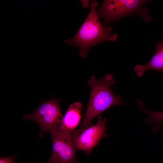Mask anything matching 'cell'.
<instances>
[{
	"label": "cell",
	"instance_id": "obj_1",
	"mask_svg": "<svg viewBox=\"0 0 163 163\" xmlns=\"http://www.w3.org/2000/svg\"><path fill=\"white\" fill-rule=\"evenodd\" d=\"M97 2L91 1V9L87 17L75 36L65 40L68 45L78 47L79 56L87 57L88 50L94 45L103 41H114L118 35L113 34L112 27H106L101 23L97 15Z\"/></svg>",
	"mask_w": 163,
	"mask_h": 163
},
{
	"label": "cell",
	"instance_id": "obj_2",
	"mask_svg": "<svg viewBox=\"0 0 163 163\" xmlns=\"http://www.w3.org/2000/svg\"><path fill=\"white\" fill-rule=\"evenodd\" d=\"M91 93L84 118L79 128L84 129L93 125L95 117L110 107L115 105L127 104L122 102L120 96H115L111 85L115 84L112 74H107L98 80L92 76L88 82Z\"/></svg>",
	"mask_w": 163,
	"mask_h": 163
},
{
	"label": "cell",
	"instance_id": "obj_3",
	"mask_svg": "<svg viewBox=\"0 0 163 163\" xmlns=\"http://www.w3.org/2000/svg\"><path fill=\"white\" fill-rule=\"evenodd\" d=\"M151 1L147 0H105L97 10L99 18L103 19L104 26L125 16H138L145 22L151 21L152 17L147 8L143 7Z\"/></svg>",
	"mask_w": 163,
	"mask_h": 163
},
{
	"label": "cell",
	"instance_id": "obj_4",
	"mask_svg": "<svg viewBox=\"0 0 163 163\" xmlns=\"http://www.w3.org/2000/svg\"><path fill=\"white\" fill-rule=\"evenodd\" d=\"M61 99L53 97L50 100L42 103L32 113L23 116L25 120H32L39 126V137L44 132H50L60 129L63 117L59 106Z\"/></svg>",
	"mask_w": 163,
	"mask_h": 163
},
{
	"label": "cell",
	"instance_id": "obj_5",
	"mask_svg": "<svg viewBox=\"0 0 163 163\" xmlns=\"http://www.w3.org/2000/svg\"><path fill=\"white\" fill-rule=\"evenodd\" d=\"M106 120L101 115L97 123L84 129H75L72 134L73 143L76 150L84 151L85 154H90L93 149L99 144L100 140L107 136L106 130Z\"/></svg>",
	"mask_w": 163,
	"mask_h": 163
},
{
	"label": "cell",
	"instance_id": "obj_6",
	"mask_svg": "<svg viewBox=\"0 0 163 163\" xmlns=\"http://www.w3.org/2000/svg\"><path fill=\"white\" fill-rule=\"evenodd\" d=\"M50 133L52 151L47 163H81L75 157L76 149L73 142L72 133L60 129Z\"/></svg>",
	"mask_w": 163,
	"mask_h": 163
},
{
	"label": "cell",
	"instance_id": "obj_7",
	"mask_svg": "<svg viewBox=\"0 0 163 163\" xmlns=\"http://www.w3.org/2000/svg\"><path fill=\"white\" fill-rule=\"evenodd\" d=\"M82 104L74 102L70 105L63 117L60 129L66 132L72 133L80 122L82 109Z\"/></svg>",
	"mask_w": 163,
	"mask_h": 163
},
{
	"label": "cell",
	"instance_id": "obj_8",
	"mask_svg": "<svg viewBox=\"0 0 163 163\" xmlns=\"http://www.w3.org/2000/svg\"><path fill=\"white\" fill-rule=\"evenodd\" d=\"M136 75L142 76L149 70H154L163 72V39L158 42L155 52L150 61L146 64H137L133 68Z\"/></svg>",
	"mask_w": 163,
	"mask_h": 163
},
{
	"label": "cell",
	"instance_id": "obj_9",
	"mask_svg": "<svg viewBox=\"0 0 163 163\" xmlns=\"http://www.w3.org/2000/svg\"><path fill=\"white\" fill-rule=\"evenodd\" d=\"M136 105L139 110L146 114L148 117L145 119L148 124H153L155 125L152 129L154 131H158L160 128L163 120V112H156L149 110L144 106V103L140 100H138Z\"/></svg>",
	"mask_w": 163,
	"mask_h": 163
},
{
	"label": "cell",
	"instance_id": "obj_10",
	"mask_svg": "<svg viewBox=\"0 0 163 163\" xmlns=\"http://www.w3.org/2000/svg\"><path fill=\"white\" fill-rule=\"evenodd\" d=\"M16 156L8 157H1L0 163H14Z\"/></svg>",
	"mask_w": 163,
	"mask_h": 163
},
{
	"label": "cell",
	"instance_id": "obj_11",
	"mask_svg": "<svg viewBox=\"0 0 163 163\" xmlns=\"http://www.w3.org/2000/svg\"><path fill=\"white\" fill-rule=\"evenodd\" d=\"M82 7L84 8L88 7L89 5V1L82 0Z\"/></svg>",
	"mask_w": 163,
	"mask_h": 163
}]
</instances>
